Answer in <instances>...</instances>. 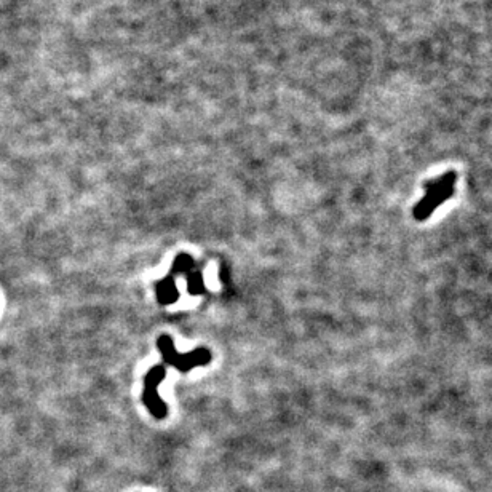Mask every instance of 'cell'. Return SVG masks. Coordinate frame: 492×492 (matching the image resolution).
<instances>
[{"label":"cell","instance_id":"1","mask_svg":"<svg viewBox=\"0 0 492 492\" xmlns=\"http://www.w3.org/2000/svg\"><path fill=\"white\" fill-rule=\"evenodd\" d=\"M157 348L164 360V366L174 367V370L188 374V372L194 371L195 367L208 366L213 360V353L207 347H198L195 350L188 353H179L174 347V341L171 336L161 334L157 339Z\"/></svg>","mask_w":492,"mask_h":492},{"label":"cell","instance_id":"2","mask_svg":"<svg viewBox=\"0 0 492 492\" xmlns=\"http://www.w3.org/2000/svg\"><path fill=\"white\" fill-rule=\"evenodd\" d=\"M456 173L450 171L443 176L433 181H428L425 184L427 195L416 205L414 217L417 221H423L437 210L441 203H445L447 198H451L456 185Z\"/></svg>","mask_w":492,"mask_h":492},{"label":"cell","instance_id":"3","mask_svg":"<svg viewBox=\"0 0 492 492\" xmlns=\"http://www.w3.org/2000/svg\"><path fill=\"white\" fill-rule=\"evenodd\" d=\"M166 379V367L164 365H155L146 372L144 381H142V395L141 401L147 408L149 413L157 421H164L170 413L166 403L159 395L160 384Z\"/></svg>","mask_w":492,"mask_h":492},{"label":"cell","instance_id":"4","mask_svg":"<svg viewBox=\"0 0 492 492\" xmlns=\"http://www.w3.org/2000/svg\"><path fill=\"white\" fill-rule=\"evenodd\" d=\"M155 294H157V301L161 305L176 302L179 299V291L176 288L174 277L166 275L164 280H160V282L155 283Z\"/></svg>","mask_w":492,"mask_h":492}]
</instances>
